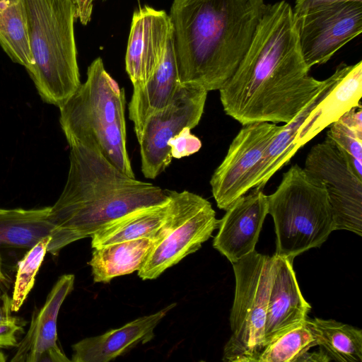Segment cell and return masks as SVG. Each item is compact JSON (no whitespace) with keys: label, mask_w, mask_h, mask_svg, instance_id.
<instances>
[{"label":"cell","mask_w":362,"mask_h":362,"mask_svg":"<svg viewBox=\"0 0 362 362\" xmlns=\"http://www.w3.org/2000/svg\"><path fill=\"white\" fill-rule=\"evenodd\" d=\"M293 8L268 4L238 68L219 89L226 114L241 124L288 123L325 83L309 75Z\"/></svg>","instance_id":"1"},{"label":"cell","mask_w":362,"mask_h":362,"mask_svg":"<svg viewBox=\"0 0 362 362\" xmlns=\"http://www.w3.org/2000/svg\"><path fill=\"white\" fill-rule=\"evenodd\" d=\"M264 0H173L169 17L180 84L221 89L247 53Z\"/></svg>","instance_id":"2"},{"label":"cell","mask_w":362,"mask_h":362,"mask_svg":"<svg viewBox=\"0 0 362 362\" xmlns=\"http://www.w3.org/2000/svg\"><path fill=\"white\" fill-rule=\"evenodd\" d=\"M69 169L64 189L50 206L53 226L47 252L91 237L106 224L138 209L167 203V190L132 177L90 143L67 141Z\"/></svg>","instance_id":"3"},{"label":"cell","mask_w":362,"mask_h":362,"mask_svg":"<svg viewBox=\"0 0 362 362\" xmlns=\"http://www.w3.org/2000/svg\"><path fill=\"white\" fill-rule=\"evenodd\" d=\"M59 110L67 141L92 144L118 169L135 177L127 148L124 90L100 57L89 65L86 80Z\"/></svg>","instance_id":"4"},{"label":"cell","mask_w":362,"mask_h":362,"mask_svg":"<svg viewBox=\"0 0 362 362\" xmlns=\"http://www.w3.org/2000/svg\"><path fill=\"white\" fill-rule=\"evenodd\" d=\"M34 64L28 72L43 102L59 108L81 85L71 0H21Z\"/></svg>","instance_id":"5"},{"label":"cell","mask_w":362,"mask_h":362,"mask_svg":"<svg viewBox=\"0 0 362 362\" xmlns=\"http://www.w3.org/2000/svg\"><path fill=\"white\" fill-rule=\"evenodd\" d=\"M267 202L268 214L274 223L278 256L293 260L310 249L320 247L334 230L324 184L297 164L283 174Z\"/></svg>","instance_id":"6"},{"label":"cell","mask_w":362,"mask_h":362,"mask_svg":"<svg viewBox=\"0 0 362 362\" xmlns=\"http://www.w3.org/2000/svg\"><path fill=\"white\" fill-rule=\"evenodd\" d=\"M361 96L362 61L340 64L302 111L281 126L264 152V163L274 169L284 167L299 148L361 103Z\"/></svg>","instance_id":"7"},{"label":"cell","mask_w":362,"mask_h":362,"mask_svg":"<svg viewBox=\"0 0 362 362\" xmlns=\"http://www.w3.org/2000/svg\"><path fill=\"white\" fill-rule=\"evenodd\" d=\"M232 265L235 289L230 315L231 335L223 348L222 360L257 362L265 346L273 257L255 250Z\"/></svg>","instance_id":"8"},{"label":"cell","mask_w":362,"mask_h":362,"mask_svg":"<svg viewBox=\"0 0 362 362\" xmlns=\"http://www.w3.org/2000/svg\"><path fill=\"white\" fill-rule=\"evenodd\" d=\"M168 191L169 214L155 234L154 245L138 276L155 279L167 269L195 252L218 226L211 204L202 197L185 190Z\"/></svg>","instance_id":"9"},{"label":"cell","mask_w":362,"mask_h":362,"mask_svg":"<svg viewBox=\"0 0 362 362\" xmlns=\"http://www.w3.org/2000/svg\"><path fill=\"white\" fill-rule=\"evenodd\" d=\"M208 91L190 84H180L170 102L145 121L140 137L141 172L155 179L172 161L168 141L185 128H194L202 117Z\"/></svg>","instance_id":"10"},{"label":"cell","mask_w":362,"mask_h":362,"mask_svg":"<svg viewBox=\"0 0 362 362\" xmlns=\"http://www.w3.org/2000/svg\"><path fill=\"white\" fill-rule=\"evenodd\" d=\"M305 171L324 184L331 206L334 230L362 235V178L327 137L308 153Z\"/></svg>","instance_id":"11"},{"label":"cell","mask_w":362,"mask_h":362,"mask_svg":"<svg viewBox=\"0 0 362 362\" xmlns=\"http://www.w3.org/2000/svg\"><path fill=\"white\" fill-rule=\"evenodd\" d=\"M293 16L303 57L309 69L327 62L362 31V2L335 3Z\"/></svg>","instance_id":"12"},{"label":"cell","mask_w":362,"mask_h":362,"mask_svg":"<svg viewBox=\"0 0 362 362\" xmlns=\"http://www.w3.org/2000/svg\"><path fill=\"white\" fill-rule=\"evenodd\" d=\"M281 128L274 123L257 122L244 125L235 136L210 180L219 209L226 210L250 191L252 173Z\"/></svg>","instance_id":"13"},{"label":"cell","mask_w":362,"mask_h":362,"mask_svg":"<svg viewBox=\"0 0 362 362\" xmlns=\"http://www.w3.org/2000/svg\"><path fill=\"white\" fill-rule=\"evenodd\" d=\"M173 39L169 15L148 6L133 13L125 55V69L133 88L153 74Z\"/></svg>","instance_id":"14"},{"label":"cell","mask_w":362,"mask_h":362,"mask_svg":"<svg viewBox=\"0 0 362 362\" xmlns=\"http://www.w3.org/2000/svg\"><path fill=\"white\" fill-rule=\"evenodd\" d=\"M226 211L218 220L213 246L232 264L255 250L268 214L267 195L262 189L252 188Z\"/></svg>","instance_id":"15"},{"label":"cell","mask_w":362,"mask_h":362,"mask_svg":"<svg viewBox=\"0 0 362 362\" xmlns=\"http://www.w3.org/2000/svg\"><path fill=\"white\" fill-rule=\"evenodd\" d=\"M74 274L61 276L42 307L33 313L28 331L18 344L12 362H70L58 344L57 317L63 302L72 291Z\"/></svg>","instance_id":"16"},{"label":"cell","mask_w":362,"mask_h":362,"mask_svg":"<svg viewBox=\"0 0 362 362\" xmlns=\"http://www.w3.org/2000/svg\"><path fill=\"white\" fill-rule=\"evenodd\" d=\"M176 305L170 304L151 315L142 316L122 327L95 337L85 338L72 345V362H108L139 344L154 337V329Z\"/></svg>","instance_id":"17"},{"label":"cell","mask_w":362,"mask_h":362,"mask_svg":"<svg viewBox=\"0 0 362 362\" xmlns=\"http://www.w3.org/2000/svg\"><path fill=\"white\" fill-rule=\"evenodd\" d=\"M273 275L264 328L265 344L283 329L307 319L311 309L305 300L293 259L274 255Z\"/></svg>","instance_id":"18"},{"label":"cell","mask_w":362,"mask_h":362,"mask_svg":"<svg viewBox=\"0 0 362 362\" xmlns=\"http://www.w3.org/2000/svg\"><path fill=\"white\" fill-rule=\"evenodd\" d=\"M180 85L172 39L153 74L143 86L133 88L128 110L137 139L146 119L170 102Z\"/></svg>","instance_id":"19"},{"label":"cell","mask_w":362,"mask_h":362,"mask_svg":"<svg viewBox=\"0 0 362 362\" xmlns=\"http://www.w3.org/2000/svg\"><path fill=\"white\" fill-rule=\"evenodd\" d=\"M155 240L139 238L93 248L88 262L95 283H108L115 277L139 271Z\"/></svg>","instance_id":"20"},{"label":"cell","mask_w":362,"mask_h":362,"mask_svg":"<svg viewBox=\"0 0 362 362\" xmlns=\"http://www.w3.org/2000/svg\"><path fill=\"white\" fill-rule=\"evenodd\" d=\"M169 196V195H168ZM170 199L163 204L132 211L108 223L91 238L93 248L139 238H153L165 222Z\"/></svg>","instance_id":"21"},{"label":"cell","mask_w":362,"mask_h":362,"mask_svg":"<svg viewBox=\"0 0 362 362\" xmlns=\"http://www.w3.org/2000/svg\"><path fill=\"white\" fill-rule=\"evenodd\" d=\"M50 206L0 211V247L28 248L51 235Z\"/></svg>","instance_id":"22"},{"label":"cell","mask_w":362,"mask_h":362,"mask_svg":"<svg viewBox=\"0 0 362 362\" xmlns=\"http://www.w3.org/2000/svg\"><path fill=\"white\" fill-rule=\"evenodd\" d=\"M318 346L331 361L362 362V330L334 320L309 319Z\"/></svg>","instance_id":"23"},{"label":"cell","mask_w":362,"mask_h":362,"mask_svg":"<svg viewBox=\"0 0 362 362\" xmlns=\"http://www.w3.org/2000/svg\"><path fill=\"white\" fill-rule=\"evenodd\" d=\"M0 46L28 72L34 64L27 22L21 0H0Z\"/></svg>","instance_id":"24"},{"label":"cell","mask_w":362,"mask_h":362,"mask_svg":"<svg viewBox=\"0 0 362 362\" xmlns=\"http://www.w3.org/2000/svg\"><path fill=\"white\" fill-rule=\"evenodd\" d=\"M318 346L309 319L278 333L264 346L257 362H296L313 346Z\"/></svg>","instance_id":"25"},{"label":"cell","mask_w":362,"mask_h":362,"mask_svg":"<svg viewBox=\"0 0 362 362\" xmlns=\"http://www.w3.org/2000/svg\"><path fill=\"white\" fill-rule=\"evenodd\" d=\"M327 137L347 159L352 170L362 178V107L351 108L329 126Z\"/></svg>","instance_id":"26"},{"label":"cell","mask_w":362,"mask_h":362,"mask_svg":"<svg viewBox=\"0 0 362 362\" xmlns=\"http://www.w3.org/2000/svg\"><path fill=\"white\" fill-rule=\"evenodd\" d=\"M50 235L46 236L30 247L18 262V269L11 298L12 312H18L33 288L36 274L47 252Z\"/></svg>","instance_id":"27"},{"label":"cell","mask_w":362,"mask_h":362,"mask_svg":"<svg viewBox=\"0 0 362 362\" xmlns=\"http://www.w3.org/2000/svg\"><path fill=\"white\" fill-rule=\"evenodd\" d=\"M11 298L0 290V348L15 347L26 322L12 315Z\"/></svg>","instance_id":"28"},{"label":"cell","mask_w":362,"mask_h":362,"mask_svg":"<svg viewBox=\"0 0 362 362\" xmlns=\"http://www.w3.org/2000/svg\"><path fill=\"white\" fill-rule=\"evenodd\" d=\"M168 146L173 158H181L199 151L202 141L189 128H185L168 141Z\"/></svg>","instance_id":"29"},{"label":"cell","mask_w":362,"mask_h":362,"mask_svg":"<svg viewBox=\"0 0 362 362\" xmlns=\"http://www.w3.org/2000/svg\"><path fill=\"white\" fill-rule=\"evenodd\" d=\"M95 0H71L74 9L76 19L86 25L90 21L93 4Z\"/></svg>","instance_id":"30"},{"label":"cell","mask_w":362,"mask_h":362,"mask_svg":"<svg viewBox=\"0 0 362 362\" xmlns=\"http://www.w3.org/2000/svg\"><path fill=\"white\" fill-rule=\"evenodd\" d=\"M346 1L362 2V0H295L293 11L298 13L316 7Z\"/></svg>","instance_id":"31"},{"label":"cell","mask_w":362,"mask_h":362,"mask_svg":"<svg viewBox=\"0 0 362 362\" xmlns=\"http://www.w3.org/2000/svg\"><path fill=\"white\" fill-rule=\"evenodd\" d=\"M327 362L331 359L326 353L320 348L319 351L309 352L308 351L298 357L296 362Z\"/></svg>","instance_id":"32"},{"label":"cell","mask_w":362,"mask_h":362,"mask_svg":"<svg viewBox=\"0 0 362 362\" xmlns=\"http://www.w3.org/2000/svg\"><path fill=\"white\" fill-rule=\"evenodd\" d=\"M7 281L6 277L4 275L1 268V257L0 255V284H5Z\"/></svg>","instance_id":"33"},{"label":"cell","mask_w":362,"mask_h":362,"mask_svg":"<svg viewBox=\"0 0 362 362\" xmlns=\"http://www.w3.org/2000/svg\"><path fill=\"white\" fill-rule=\"evenodd\" d=\"M6 361V357L5 354L0 351V362H5Z\"/></svg>","instance_id":"34"},{"label":"cell","mask_w":362,"mask_h":362,"mask_svg":"<svg viewBox=\"0 0 362 362\" xmlns=\"http://www.w3.org/2000/svg\"><path fill=\"white\" fill-rule=\"evenodd\" d=\"M2 210H3V209H0V211H2Z\"/></svg>","instance_id":"35"},{"label":"cell","mask_w":362,"mask_h":362,"mask_svg":"<svg viewBox=\"0 0 362 362\" xmlns=\"http://www.w3.org/2000/svg\"><path fill=\"white\" fill-rule=\"evenodd\" d=\"M102 1H106V0H102Z\"/></svg>","instance_id":"36"}]
</instances>
